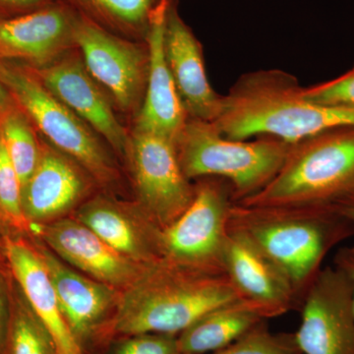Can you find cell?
Instances as JSON below:
<instances>
[{"mask_svg":"<svg viewBox=\"0 0 354 354\" xmlns=\"http://www.w3.org/2000/svg\"><path fill=\"white\" fill-rule=\"evenodd\" d=\"M213 123L230 139L271 137L297 144L329 130L354 127V109L316 104L305 97L295 77L262 70L246 74L221 95Z\"/></svg>","mask_w":354,"mask_h":354,"instance_id":"obj_1","label":"cell"},{"mask_svg":"<svg viewBox=\"0 0 354 354\" xmlns=\"http://www.w3.org/2000/svg\"><path fill=\"white\" fill-rule=\"evenodd\" d=\"M228 230L245 236L290 281L300 302L326 256L354 236L341 208L247 206L234 203Z\"/></svg>","mask_w":354,"mask_h":354,"instance_id":"obj_2","label":"cell"},{"mask_svg":"<svg viewBox=\"0 0 354 354\" xmlns=\"http://www.w3.org/2000/svg\"><path fill=\"white\" fill-rule=\"evenodd\" d=\"M237 301L227 274L160 259L121 291L113 339L148 333L178 335L212 310Z\"/></svg>","mask_w":354,"mask_h":354,"instance_id":"obj_3","label":"cell"},{"mask_svg":"<svg viewBox=\"0 0 354 354\" xmlns=\"http://www.w3.org/2000/svg\"><path fill=\"white\" fill-rule=\"evenodd\" d=\"M354 201V127L292 144L283 167L247 206L341 208Z\"/></svg>","mask_w":354,"mask_h":354,"instance_id":"obj_4","label":"cell"},{"mask_svg":"<svg viewBox=\"0 0 354 354\" xmlns=\"http://www.w3.org/2000/svg\"><path fill=\"white\" fill-rule=\"evenodd\" d=\"M292 144L271 137L230 139L213 122L188 118L176 151L190 180L218 177L230 184L234 203L266 187L283 167Z\"/></svg>","mask_w":354,"mask_h":354,"instance_id":"obj_5","label":"cell"},{"mask_svg":"<svg viewBox=\"0 0 354 354\" xmlns=\"http://www.w3.org/2000/svg\"><path fill=\"white\" fill-rule=\"evenodd\" d=\"M0 81L51 145L75 160L97 185L109 188L118 183V165L99 136L32 71L0 62Z\"/></svg>","mask_w":354,"mask_h":354,"instance_id":"obj_6","label":"cell"},{"mask_svg":"<svg viewBox=\"0 0 354 354\" xmlns=\"http://www.w3.org/2000/svg\"><path fill=\"white\" fill-rule=\"evenodd\" d=\"M234 192L227 181L204 177L183 215L162 230V259L197 271L225 274L223 257Z\"/></svg>","mask_w":354,"mask_h":354,"instance_id":"obj_7","label":"cell"},{"mask_svg":"<svg viewBox=\"0 0 354 354\" xmlns=\"http://www.w3.org/2000/svg\"><path fill=\"white\" fill-rule=\"evenodd\" d=\"M136 204L160 230L171 225L190 206L195 184L184 174L171 140L133 130L127 158Z\"/></svg>","mask_w":354,"mask_h":354,"instance_id":"obj_8","label":"cell"},{"mask_svg":"<svg viewBox=\"0 0 354 354\" xmlns=\"http://www.w3.org/2000/svg\"><path fill=\"white\" fill-rule=\"evenodd\" d=\"M55 288L70 332L85 354H102L113 341L120 290L86 276L35 242Z\"/></svg>","mask_w":354,"mask_h":354,"instance_id":"obj_9","label":"cell"},{"mask_svg":"<svg viewBox=\"0 0 354 354\" xmlns=\"http://www.w3.org/2000/svg\"><path fill=\"white\" fill-rule=\"evenodd\" d=\"M74 43L88 73L124 113H138L148 80V48L76 13Z\"/></svg>","mask_w":354,"mask_h":354,"instance_id":"obj_10","label":"cell"},{"mask_svg":"<svg viewBox=\"0 0 354 354\" xmlns=\"http://www.w3.org/2000/svg\"><path fill=\"white\" fill-rule=\"evenodd\" d=\"M299 310L295 337L301 354H354L353 288L344 272L323 268Z\"/></svg>","mask_w":354,"mask_h":354,"instance_id":"obj_11","label":"cell"},{"mask_svg":"<svg viewBox=\"0 0 354 354\" xmlns=\"http://www.w3.org/2000/svg\"><path fill=\"white\" fill-rule=\"evenodd\" d=\"M72 51V50H71ZM65 53L53 64L32 68L44 87L106 140L118 155L127 158L130 137L114 113L100 84L88 73L83 59Z\"/></svg>","mask_w":354,"mask_h":354,"instance_id":"obj_12","label":"cell"},{"mask_svg":"<svg viewBox=\"0 0 354 354\" xmlns=\"http://www.w3.org/2000/svg\"><path fill=\"white\" fill-rule=\"evenodd\" d=\"M223 269L239 301L263 319L283 316L301 306L283 272L245 236L228 230Z\"/></svg>","mask_w":354,"mask_h":354,"instance_id":"obj_13","label":"cell"},{"mask_svg":"<svg viewBox=\"0 0 354 354\" xmlns=\"http://www.w3.org/2000/svg\"><path fill=\"white\" fill-rule=\"evenodd\" d=\"M95 181L75 160L41 143L36 169L22 187L23 212L30 225L66 218L88 199Z\"/></svg>","mask_w":354,"mask_h":354,"instance_id":"obj_14","label":"cell"},{"mask_svg":"<svg viewBox=\"0 0 354 354\" xmlns=\"http://www.w3.org/2000/svg\"><path fill=\"white\" fill-rule=\"evenodd\" d=\"M39 228L41 242L57 257L86 276L122 291L147 267L128 259L76 218H60Z\"/></svg>","mask_w":354,"mask_h":354,"instance_id":"obj_15","label":"cell"},{"mask_svg":"<svg viewBox=\"0 0 354 354\" xmlns=\"http://www.w3.org/2000/svg\"><path fill=\"white\" fill-rule=\"evenodd\" d=\"M72 218L128 259L147 266L162 259V230L136 203L128 204L97 195L83 203Z\"/></svg>","mask_w":354,"mask_h":354,"instance_id":"obj_16","label":"cell"},{"mask_svg":"<svg viewBox=\"0 0 354 354\" xmlns=\"http://www.w3.org/2000/svg\"><path fill=\"white\" fill-rule=\"evenodd\" d=\"M76 13L55 2L34 12L0 20V62L22 59L41 68L76 48Z\"/></svg>","mask_w":354,"mask_h":354,"instance_id":"obj_17","label":"cell"},{"mask_svg":"<svg viewBox=\"0 0 354 354\" xmlns=\"http://www.w3.org/2000/svg\"><path fill=\"white\" fill-rule=\"evenodd\" d=\"M169 0H158L146 37L149 53L145 95L135 120V131L153 133L176 144L187 113L172 79L165 53V26Z\"/></svg>","mask_w":354,"mask_h":354,"instance_id":"obj_18","label":"cell"},{"mask_svg":"<svg viewBox=\"0 0 354 354\" xmlns=\"http://www.w3.org/2000/svg\"><path fill=\"white\" fill-rule=\"evenodd\" d=\"M165 53L172 79L188 118L213 122L221 95L207 76L202 46L169 0L165 26Z\"/></svg>","mask_w":354,"mask_h":354,"instance_id":"obj_19","label":"cell"},{"mask_svg":"<svg viewBox=\"0 0 354 354\" xmlns=\"http://www.w3.org/2000/svg\"><path fill=\"white\" fill-rule=\"evenodd\" d=\"M4 253L23 297L50 333L59 354H85L70 332L50 274L34 243L6 237Z\"/></svg>","mask_w":354,"mask_h":354,"instance_id":"obj_20","label":"cell"},{"mask_svg":"<svg viewBox=\"0 0 354 354\" xmlns=\"http://www.w3.org/2000/svg\"><path fill=\"white\" fill-rule=\"evenodd\" d=\"M264 320L243 302L223 305L205 314L177 335L179 353H216L227 348Z\"/></svg>","mask_w":354,"mask_h":354,"instance_id":"obj_21","label":"cell"},{"mask_svg":"<svg viewBox=\"0 0 354 354\" xmlns=\"http://www.w3.org/2000/svg\"><path fill=\"white\" fill-rule=\"evenodd\" d=\"M106 31L129 39H146L158 0H55Z\"/></svg>","mask_w":354,"mask_h":354,"instance_id":"obj_22","label":"cell"},{"mask_svg":"<svg viewBox=\"0 0 354 354\" xmlns=\"http://www.w3.org/2000/svg\"><path fill=\"white\" fill-rule=\"evenodd\" d=\"M4 354H59L48 330L22 292L11 295V316Z\"/></svg>","mask_w":354,"mask_h":354,"instance_id":"obj_23","label":"cell"},{"mask_svg":"<svg viewBox=\"0 0 354 354\" xmlns=\"http://www.w3.org/2000/svg\"><path fill=\"white\" fill-rule=\"evenodd\" d=\"M2 115L0 134L23 187L38 165L41 143L25 114L12 108Z\"/></svg>","mask_w":354,"mask_h":354,"instance_id":"obj_24","label":"cell"},{"mask_svg":"<svg viewBox=\"0 0 354 354\" xmlns=\"http://www.w3.org/2000/svg\"><path fill=\"white\" fill-rule=\"evenodd\" d=\"M209 354H301L295 334L272 333L261 321L227 348Z\"/></svg>","mask_w":354,"mask_h":354,"instance_id":"obj_25","label":"cell"},{"mask_svg":"<svg viewBox=\"0 0 354 354\" xmlns=\"http://www.w3.org/2000/svg\"><path fill=\"white\" fill-rule=\"evenodd\" d=\"M0 212L14 227L31 228L23 212L22 185L0 134Z\"/></svg>","mask_w":354,"mask_h":354,"instance_id":"obj_26","label":"cell"},{"mask_svg":"<svg viewBox=\"0 0 354 354\" xmlns=\"http://www.w3.org/2000/svg\"><path fill=\"white\" fill-rule=\"evenodd\" d=\"M104 354H180L177 335L139 334L115 337L109 342Z\"/></svg>","mask_w":354,"mask_h":354,"instance_id":"obj_27","label":"cell"},{"mask_svg":"<svg viewBox=\"0 0 354 354\" xmlns=\"http://www.w3.org/2000/svg\"><path fill=\"white\" fill-rule=\"evenodd\" d=\"M304 95L322 106L354 109V68L335 80L304 88Z\"/></svg>","mask_w":354,"mask_h":354,"instance_id":"obj_28","label":"cell"},{"mask_svg":"<svg viewBox=\"0 0 354 354\" xmlns=\"http://www.w3.org/2000/svg\"><path fill=\"white\" fill-rule=\"evenodd\" d=\"M55 0H0V15L3 19L34 12L50 6Z\"/></svg>","mask_w":354,"mask_h":354,"instance_id":"obj_29","label":"cell"},{"mask_svg":"<svg viewBox=\"0 0 354 354\" xmlns=\"http://www.w3.org/2000/svg\"><path fill=\"white\" fill-rule=\"evenodd\" d=\"M3 274L0 272V354L6 353L11 316V298Z\"/></svg>","mask_w":354,"mask_h":354,"instance_id":"obj_30","label":"cell"},{"mask_svg":"<svg viewBox=\"0 0 354 354\" xmlns=\"http://www.w3.org/2000/svg\"><path fill=\"white\" fill-rule=\"evenodd\" d=\"M334 266L344 272L351 281L354 308V244L337 249L334 257Z\"/></svg>","mask_w":354,"mask_h":354,"instance_id":"obj_31","label":"cell"},{"mask_svg":"<svg viewBox=\"0 0 354 354\" xmlns=\"http://www.w3.org/2000/svg\"><path fill=\"white\" fill-rule=\"evenodd\" d=\"M13 99L9 94L6 86L0 81V113H6L9 109H12Z\"/></svg>","mask_w":354,"mask_h":354,"instance_id":"obj_32","label":"cell"},{"mask_svg":"<svg viewBox=\"0 0 354 354\" xmlns=\"http://www.w3.org/2000/svg\"><path fill=\"white\" fill-rule=\"evenodd\" d=\"M341 211L342 213L344 214V216H346V218H348L354 225V201L342 206Z\"/></svg>","mask_w":354,"mask_h":354,"instance_id":"obj_33","label":"cell"}]
</instances>
